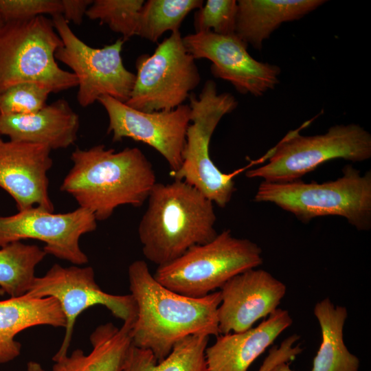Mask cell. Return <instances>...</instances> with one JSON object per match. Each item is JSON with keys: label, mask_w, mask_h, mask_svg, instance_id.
<instances>
[{"label": "cell", "mask_w": 371, "mask_h": 371, "mask_svg": "<svg viewBox=\"0 0 371 371\" xmlns=\"http://www.w3.org/2000/svg\"><path fill=\"white\" fill-rule=\"evenodd\" d=\"M79 126L78 114L63 98L33 113L0 115L1 135L11 141L44 145L51 150L73 145Z\"/></svg>", "instance_id": "18"}, {"label": "cell", "mask_w": 371, "mask_h": 371, "mask_svg": "<svg viewBox=\"0 0 371 371\" xmlns=\"http://www.w3.org/2000/svg\"><path fill=\"white\" fill-rule=\"evenodd\" d=\"M137 73L128 106L144 112L170 111L183 104L201 81L195 59L179 30L159 43L152 55L135 62Z\"/></svg>", "instance_id": "9"}, {"label": "cell", "mask_w": 371, "mask_h": 371, "mask_svg": "<svg viewBox=\"0 0 371 371\" xmlns=\"http://www.w3.org/2000/svg\"><path fill=\"white\" fill-rule=\"evenodd\" d=\"M61 13L60 0H0V16L4 23Z\"/></svg>", "instance_id": "29"}, {"label": "cell", "mask_w": 371, "mask_h": 371, "mask_svg": "<svg viewBox=\"0 0 371 371\" xmlns=\"http://www.w3.org/2000/svg\"><path fill=\"white\" fill-rule=\"evenodd\" d=\"M132 324L117 328L111 322L98 326L90 335L91 351L74 350L54 361L52 371H122L132 345Z\"/></svg>", "instance_id": "21"}, {"label": "cell", "mask_w": 371, "mask_h": 371, "mask_svg": "<svg viewBox=\"0 0 371 371\" xmlns=\"http://www.w3.org/2000/svg\"><path fill=\"white\" fill-rule=\"evenodd\" d=\"M52 22L63 45L55 58L71 69L78 80L77 100L83 108L109 95L126 102L133 89L135 74L124 65L122 58L124 41L102 47H92L79 38L61 14L52 16Z\"/></svg>", "instance_id": "10"}, {"label": "cell", "mask_w": 371, "mask_h": 371, "mask_svg": "<svg viewBox=\"0 0 371 371\" xmlns=\"http://www.w3.org/2000/svg\"><path fill=\"white\" fill-rule=\"evenodd\" d=\"M50 153L41 144L0 143V188L14 200L18 211L38 207L54 212L47 177L53 165Z\"/></svg>", "instance_id": "16"}, {"label": "cell", "mask_w": 371, "mask_h": 371, "mask_svg": "<svg viewBox=\"0 0 371 371\" xmlns=\"http://www.w3.org/2000/svg\"><path fill=\"white\" fill-rule=\"evenodd\" d=\"M269 371H294L290 368L289 362H280L274 366Z\"/></svg>", "instance_id": "32"}, {"label": "cell", "mask_w": 371, "mask_h": 371, "mask_svg": "<svg viewBox=\"0 0 371 371\" xmlns=\"http://www.w3.org/2000/svg\"><path fill=\"white\" fill-rule=\"evenodd\" d=\"M4 291L0 288V297L4 295Z\"/></svg>", "instance_id": "34"}, {"label": "cell", "mask_w": 371, "mask_h": 371, "mask_svg": "<svg viewBox=\"0 0 371 371\" xmlns=\"http://www.w3.org/2000/svg\"><path fill=\"white\" fill-rule=\"evenodd\" d=\"M262 249L254 242L223 230L208 243L190 248L172 262L157 267L154 278L179 294L205 296L228 280L262 263Z\"/></svg>", "instance_id": "7"}, {"label": "cell", "mask_w": 371, "mask_h": 371, "mask_svg": "<svg viewBox=\"0 0 371 371\" xmlns=\"http://www.w3.org/2000/svg\"><path fill=\"white\" fill-rule=\"evenodd\" d=\"M70 159L72 167L60 185L79 207L91 212L97 221L110 218L124 205L142 206L156 182L150 161L136 147L120 151L104 145L76 148Z\"/></svg>", "instance_id": "2"}, {"label": "cell", "mask_w": 371, "mask_h": 371, "mask_svg": "<svg viewBox=\"0 0 371 371\" xmlns=\"http://www.w3.org/2000/svg\"><path fill=\"white\" fill-rule=\"evenodd\" d=\"M313 314L320 326L322 342L311 371H359V359L349 351L344 341L346 307L335 306L326 297L315 304Z\"/></svg>", "instance_id": "22"}, {"label": "cell", "mask_w": 371, "mask_h": 371, "mask_svg": "<svg viewBox=\"0 0 371 371\" xmlns=\"http://www.w3.org/2000/svg\"><path fill=\"white\" fill-rule=\"evenodd\" d=\"M51 91L32 82L21 83L0 93V115H26L35 113L47 104Z\"/></svg>", "instance_id": "27"}, {"label": "cell", "mask_w": 371, "mask_h": 371, "mask_svg": "<svg viewBox=\"0 0 371 371\" xmlns=\"http://www.w3.org/2000/svg\"><path fill=\"white\" fill-rule=\"evenodd\" d=\"M324 0H239L235 34L261 49L263 41L283 23L298 20L325 3Z\"/></svg>", "instance_id": "20"}, {"label": "cell", "mask_w": 371, "mask_h": 371, "mask_svg": "<svg viewBox=\"0 0 371 371\" xmlns=\"http://www.w3.org/2000/svg\"><path fill=\"white\" fill-rule=\"evenodd\" d=\"M26 294L36 297H54L64 313L66 320L65 336L60 348L52 358L54 361L68 354L76 319L87 308L95 305L104 306L123 323L132 325L137 316V305L133 295L104 292L96 283L91 267L74 265L65 267L54 264L44 276H36Z\"/></svg>", "instance_id": "11"}, {"label": "cell", "mask_w": 371, "mask_h": 371, "mask_svg": "<svg viewBox=\"0 0 371 371\" xmlns=\"http://www.w3.org/2000/svg\"><path fill=\"white\" fill-rule=\"evenodd\" d=\"M63 42L45 16L5 22L0 27V93L32 82L58 93L78 87L76 76L55 58Z\"/></svg>", "instance_id": "5"}, {"label": "cell", "mask_w": 371, "mask_h": 371, "mask_svg": "<svg viewBox=\"0 0 371 371\" xmlns=\"http://www.w3.org/2000/svg\"><path fill=\"white\" fill-rule=\"evenodd\" d=\"M138 226L143 254L159 266L218 234L214 203L183 181L156 183Z\"/></svg>", "instance_id": "3"}, {"label": "cell", "mask_w": 371, "mask_h": 371, "mask_svg": "<svg viewBox=\"0 0 371 371\" xmlns=\"http://www.w3.org/2000/svg\"><path fill=\"white\" fill-rule=\"evenodd\" d=\"M292 324L289 311L278 308L256 327L220 334L205 350L207 371H248L254 361Z\"/></svg>", "instance_id": "17"}, {"label": "cell", "mask_w": 371, "mask_h": 371, "mask_svg": "<svg viewBox=\"0 0 371 371\" xmlns=\"http://www.w3.org/2000/svg\"><path fill=\"white\" fill-rule=\"evenodd\" d=\"M203 0H148L139 16L137 36L156 43L166 32L179 30L186 16L203 5Z\"/></svg>", "instance_id": "25"}, {"label": "cell", "mask_w": 371, "mask_h": 371, "mask_svg": "<svg viewBox=\"0 0 371 371\" xmlns=\"http://www.w3.org/2000/svg\"><path fill=\"white\" fill-rule=\"evenodd\" d=\"M46 255L43 249L21 241L0 247V288L10 297L26 294L36 278V267Z\"/></svg>", "instance_id": "24"}, {"label": "cell", "mask_w": 371, "mask_h": 371, "mask_svg": "<svg viewBox=\"0 0 371 371\" xmlns=\"http://www.w3.org/2000/svg\"><path fill=\"white\" fill-rule=\"evenodd\" d=\"M190 124L180 167L170 175L183 181L220 207H225L236 191L234 177L242 172H221L210 156V142L213 133L222 117L232 113L238 106L234 96L229 93H218L216 84L207 80L196 97L189 95Z\"/></svg>", "instance_id": "6"}, {"label": "cell", "mask_w": 371, "mask_h": 371, "mask_svg": "<svg viewBox=\"0 0 371 371\" xmlns=\"http://www.w3.org/2000/svg\"><path fill=\"white\" fill-rule=\"evenodd\" d=\"M256 202L271 203L304 223L324 216H338L360 231L371 227V172L363 175L350 165L343 175L323 183L262 181Z\"/></svg>", "instance_id": "4"}, {"label": "cell", "mask_w": 371, "mask_h": 371, "mask_svg": "<svg viewBox=\"0 0 371 371\" xmlns=\"http://www.w3.org/2000/svg\"><path fill=\"white\" fill-rule=\"evenodd\" d=\"M371 157V135L359 124H337L326 133L302 135L291 131L258 161L267 163L246 172L248 178L268 182H289L325 162L344 159L353 162Z\"/></svg>", "instance_id": "8"}, {"label": "cell", "mask_w": 371, "mask_h": 371, "mask_svg": "<svg viewBox=\"0 0 371 371\" xmlns=\"http://www.w3.org/2000/svg\"><path fill=\"white\" fill-rule=\"evenodd\" d=\"M62 6L61 15L69 23L78 25L82 22L92 0H60Z\"/></svg>", "instance_id": "31"}, {"label": "cell", "mask_w": 371, "mask_h": 371, "mask_svg": "<svg viewBox=\"0 0 371 371\" xmlns=\"http://www.w3.org/2000/svg\"><path fill=\"white\" fill-rule=\"evenodd\" d=\"M3 142L2 139H1V135L0 133V143H1Z\"/></svg>", "instance_id": "36"}, {"label": "cell", "mask_w": 371, "mask_h": 371, "mask_svg": "<svg viewBox=\"0 0 371 371\" xmlns=\"http://www.w3.org/2000/svg\"><path fill=\"white\" fill-rule=\"evenodd\" d=\"M295 342L293 337H288L279 346L271 347L258 371H269L280 362L295 359L301 352L300 348L295 345Z\"/></svg>", "instance_id": "30"}, {"label": "cell", "mask_w": 371, "mask_h": 371, "mask_svg": "<svg viewBox=\"0 0 371 371\" xmlns=\"http://www.w3.org/2000/svg\"><path fill=\"white\" fill-rule=\"evenodd\" d=\"M237 1L207 0L194 14L195 32L210 31L221 35L235 34Z\"/></svg>", "instance_id": "28"}, {"label": "cell", "mask_w": 371, "mask_h": 371, "mask_svg": "<svg viewBox=\"0 0 371 371\" xmlns=\"http://www.w3.org/2000/svg\"><path fill=\"white\" fill-rule=\"evenodd\" d=\"M144 0H94L86 16L91 20H99L114 32L119 33L126 41L137 36L139 16Z\"/></svg>", "instance_id": "26"}, {"label": "cell", "mask_w": 371, "mask_h": 371, "mask_svg": "<svg viewBox=\"0 0 371 371\" xmlns=\"http://www.w3.org/2000/svg\"><path fill=\"white\" fill-rule=\"evenodd\" d=\"M98 102L109 117L107 133L113 142L131 138L155 149L166 160L171 172L182 162L186 133L190 124V108L181 104L170 111L144 112L109 95Z\"/></svg>", "instance_id": "13"}, {"label": "cell", "mask_w": 371, "mask_h": 371, "mask_svg": "<svg viewBox=\"0 0 371 371\" xmlns=\"http://www.w3.org/2000/svg\"><path fill=\"white\" fill-rule=\"evenodd\" d=\"M220 291L218 318L223 335L247 330L268 317L278 308L286 286L269 272L254 268L231 278Z\"/></svg>", "instance_id": "15"}, {"label": "cell", "mask_w": 371, "mask_h": 371, "mask_svg": "<svg viewBox=\"0 0 371 371\" xmlns=\"http://www.w3.org/2000/svg\"><path fill=\"white\" fill-rule=\"evenodd\" d=\"M183 43L194 59L211 61L215 78L228 81L240 93L262 96L280 82V68L254 59L247 51L248 45L236 34L195 32L183 36Z\"/></svg>", "instance_id": "14"}, {"label": "cell", "mask_w": 371, "mask_h": 371, "mask_svg": "<svg viewBox=\"0 0 371 371\" xmlns=\"http://www.w3.org/2000/svg\"><path fill=\"white\" fill-rule=\"evenodd\" d=\"M3 23H4V22L3 21V20L1 19V16H0V27H1V26L3 24Z\"/></svg>", "instance_id": "35"}, {"label": "cell", "mask_w": 371, "mask_h": 371, "mask_svg": "<svg viewBox=\"0 0 371 371\" xmlns=\"http://www.w3.org/2000/svg\"><path fill=\"white\" fill-rule=\"evenodd\" d=\"M49 325L65 328L66 320L58 300L53 297H36L27 294L0 300V364L21 354L15 336L32 326Z\"/></svg>", "instance_id": "19"}, {"label": "cell", "mask_w": 371, "mask_h": 371, "mask_svg": "<svg viewBox=\"0 0 371 371\" xmlns=\"http://www.w3.org/2000/svg\"><path fill=\"white\" fill-rule=\"evenodd\" d=\"M97 228V220L89 210L78 207L66 213H54L33 207L0 216V247L24 239L45 243V253L76 265L88 262L80 247V237Z\"/></svg>", "instance_id": "12"}, {"label": "cell", "mask_w": 371, "mask_h": 371, "mask_svg": "<svg viewBox=\"0 0 371 371\" xmlns=\"http://www.w3.org/2000/svg\"><path fill=\"white\" fill-rule=\"evenodd\" d=\"M27 371H45L40 363L30 361L27 364Z\"/></svg>", "instance_id": "33"}, {"label": "cell", "mask_w": 371, "mask_h": 371, "mask_svg": "<svg viewBox=\"0 0 371 371\" xmlns=\"http://www.w3.org/2000/svg\"><path fill=\"white\" fill-rule=\"evenodd\" d=\"M209 339L203 335L188 336L177 342L160 361L151 351L132 344L122 371H207L205 350Z\"/></svg>", "instance_id": "23"}, {"label": "cell", "mask_w": 371, "mask_h": 371, "mask_svg": "<svg viewBox=\"0 0 371 371\" xmlns=\"http://www.w3.org/2000/svg\"><path fill=\"white\" fill-rule=\"evenodd\" d=\"M128 276L137 309L131 330L132 344L151 351L157 361L188 336L220 335V291L201 297L179 294L157 281L147 263L141 260L129 265Z\"/></svg>", "instance_id": "1"}]
</instances>
